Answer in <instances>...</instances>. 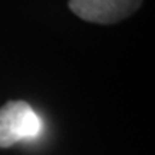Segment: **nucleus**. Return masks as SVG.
<instances>
[{"label": "nucleus", "mask_w": 155, "mask_h": 155, "mask_svg": "<svg viewBox=\"0 0 155 155\" xmlns=\"http://www.w3.org/2000/svg\"><path fill=\"white\" fill-rule=\"evenodd\" d=\"M42 121L25 101H9L0 108V148L38 137Z\"/></svg>", "instance_id": "nucleus-1"}, {"label": "nucleus", "mask_w": 155, "mask_h": 155, "mask_svg": "<svg viewBox=\"0 0 155 155\" xmlns=\"http://www.w3.org/2000/svg\"><path fill=\"white\" fill-rule=\"evenodd\" d=\"M68 5L82 20L111 25L131 16L139 9L142 0H69Z\"/></svg>", "instance_id": "nucleus-2"}]
</instances>
